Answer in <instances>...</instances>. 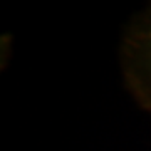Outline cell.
I'll use <instances>...</instances> for the list:
<instances>
[{
	"mask_svg": "<svg viewBox=\"0 0 151 151\" xmlns=\"http://www.w3.org/2000/svg\"><path fill=\"white\" fill-rule=\"evenodd\" d=\"M121 65L128 91L151 116V7L131 24L124 35Z\"/></svg>",
	"mask_w": 151,
	"mask_h": 151,
	"instance_id": "6da1fadb",
	"label": "cell"
}]
</instances>
